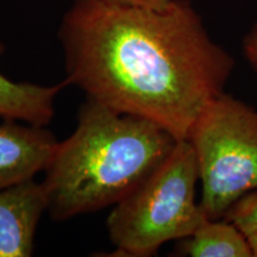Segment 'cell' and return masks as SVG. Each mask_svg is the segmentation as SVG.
<instances>
[{
  "label": "cell",
  "mask_w": 257,
  "mask_h": 257,
  "mask_svg": "<svg viewBox=\"0 0 257 257\" xmlns=\"http://www.w3.org/2000/svg\"><path fill=\"white\" fill-rule=\"evenodd\" d=\"M117 4L137 6V8L152 9V10H165L168 8L172 0H108Z\"/></svg>",
  "instance_id": "cell-11"
},
{
  "label": "cell",
  "mask_w": 257,
  "mask_h": 257,
  "mask_svg": "<svg viewBox=\"0 0 257 257\" xmlns=\"http://www.w3.org/2000/svg\"><path fill=\"white\" fill-rule=\"evenodd\" d=\"M57 144L46 126L0 124V189L34 179L47 168Z\"/></svg>",
  "instance_id": "cell-6"
},
{
  "label": "cell",
  "mask_w": 257,
  "mask_h": 257,
  "mask_svg": "<svg viewBox=\"0 0 257 257\" xmlns=\"http://www.w3.org/2000/svg\"><path fill=\"white\" fill-rule=\"evenodd\" d=\"M48 197L34 179L0 189V257H29Z\"/></svg>",
  "instance_id": "cell-5"
},
{
  "label": "cell",
  "mask_w": 257,
  "mask_h": 257,
  "mask_svg": "<svg viewBox=\"0 0 257 257\" xmlns=\"http://www.w3.org/2000/svg\"><path fill=\"white\" fill-rule=\"evenodd\" d=\"M224 219L236 225L251 245L253 256L257 257V192H250L240 198Z\"/></svg>",
  "instance_id": "cell-9"
},
{
  "label": "cell",
  "mask_w": 257,
  "mask_h": 257,
  "mask_svg": "<svg viewBox=\"0 0 257 257\" xmlns=\"http://www.w3.org/2000/svg\"><path fill=\"white\" fill-rule=\"evenodd\" d=\"M243 55L251 67L257 80V23L243 40Z\"/></svg>",
  "instance_id": "cell-10"
},
{
  "label": "cell",
  "mask_w": 257,
  "mask_h": 257,
  "mask_svg": "<svg viewBox=\"0 0 257 257\" xmlns=\"http://www.w3.org/2000/svg\"><path fill=\"white\" fill-rule=\"evenodd\" d=\"M178 252L192 257H252L248 238L232 221H204L194 233L182 239Z\"/></svg>",
  "instance_id": "cell-8"
},
{
  "label": "cell",
  "mask_w": 257,
  "mask_h": 257,
  "mask_svg": "<svg viewBox=\"0 0 257 257\" xmlns=\"http://www.w3.org/2000/svg\"><path fill=\"white\" fill-rule=\"evenodd\" d=\"M198 181L194 150L187 140L178 141L163 162L108 216L113 255L154 256L165 243L194 233L207 220L195 201Z\"/></svg>",
  "instance_id": "cell-3"
},
{
  "label": "cell",
  "mask_w": 257,
  "mask_h": 257,
  "mask_svg": "<svg viewBox=\"0 0 257 257\" xmlns=\"http://www.w3.org/2000/svg\"><path fill=\"white\" fill-rule=\"evenodd\" d=\"M67 83L87 99L187 140L223 94L233 57L208 35L189 0L165 10L74 0L60 29Z\"/></svg>",
  "instance_id": "cell-1"
},
{
  "label": "cell",
  "mask_w": 257,
  "mask_h": 257,
  "mask_svg": "<svg viewBox=\"0 0 257 257\" xmlns=\"http://www.w3.org/2000/svg\"><path fill=\"white\" fill-rule=\"evenodd\" d=\"M187 141L197 157L199 204L207 219H224L257 188V111L224 92L201 112Z\"/></svg>",
  "instance_id": "cell-4"
},
{
  "label": "cell",
  "mask_w": 257,
  "mask_h": 257,
  "mask_svg": "<svg viewBox=\"0 0 257 257\" xmlns=\"http://www.w3.org/2000/svg\"><path fill=\"white\" fill-rule=\"evenodd\" d=\"M4 50L0 43V55ZM67 85V81L54 86L15 82L0 74V117L4 120L47 126L55 113L56 96Z\"/></svg>",
  "instance_id": "cell-7"
},
{
  "label": "cell",
  "mask_w": 257,
  "mask_h": 257,
  "mask_svg": "<svg viewBox=\"0 0 257 257\" xmlns=\"http://www.w3.org/2000/svg\"><path fill=\"white\" fill-rule=\"evenodd\" d=\"M178 141L153 121L87 99L70 137L57 142L43 181L55 220L115 205L169 155Z\"/></svg>",
  "instance_id": "cell-2"
}]
</instances>
